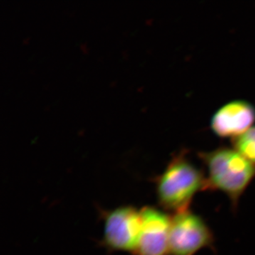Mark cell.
<instances>
[{"label": "cell", "instance_id": "cell-1", "mask_svg": "<svg viewBox=\"0 0 255 255\" xmlns=\"http://www.w3.org/2000/svg\"><path fill=\"white\" fill-rule=\"evenodd\" d=\"M207 170V189L227 196L233 207L255 179V164L234 147H220L199 154Z\"/></svg>", "mask_w": 255, "mask_h": 255}, {"label": "cell", "instance_id": "cell-2", "mask_svg": "<svg viewBox=\"0 0 255 255\" xmlns=\"http://www.w3.org/2000/svg\"><path fill=\"white\" fill-rule=\"evenodd\" d=\"M159 204L174 214L188 211L194 196L207 189L206 176L181 152L170 161L157 182Z\"/></svg>", "mask_w": 255, "mask_h": 255}, {"label": "cell", "instance_id": "cell-3", "mask_svg": "<svg viewBox=\"0 0 255 255\" xmlns=\"http://www.w3.org/2000/svg\"><path fill=\"white\" fill-rule=\"evenodd\" d=\"M214 242L212 231L201 216L188 210L172 218L169 255H195L212 246Z\"/></svg>", "mask_w": 255, "mask_h": 255}, {"label": "cell", "instance_id": "cell-4", "mask_svg": "<svg viewBox=\"0 0 255 255\" xmlns=\"http://www.w3.org/2000/svg\"><path fill=\"white\" fill-rule=\"evenodd\" d=\"M141 228L140 211L130 206L114 210L105 220L106 243L114 250L135 251Z\"/></svg>", "mask_w": 255, "mask_h": 255}, {"label": "cell", "instance_id": "cell-5", "mask_svg": "<svg viewBox=\"0 0 255 255\" xmlns=\"http://www.w3.org/2000/svg\"><path fill=\"white\" fill-rule=\"evenodd\" d=\"M141 228L135 253L136 255H169L172 218L152 207L140 211Z\"/></svg>", "mask_w": 255, "mask_h": 255}, {"label": "cell", "instance_id": "cell-6", "mask_svg": "<svg viewBox=\"0 0 255 255\" xmlns=\"http://www.w3.org/2000/svg\"><path fill=\"white\" fill-rule=\"evenodd\" d=\"M255 107L245 100H233L215 112L210 127L215 135L222 138H236L253 127Z\"/></svg>", "mask_w": 255, "mask_h": 255}, {"label": "cell", "instance_id": "cell-7", "mask_svg": "<svg viewBox=\"0 0 255 255\" xmlns=\"http://www.w3.org/2000/svg\"><path fill=\"white\" fill-rule=\"evenodd\" d=\"M232 144L233 147L242 155L255 164V126L233 139Z\"/></svg>", "mask_w": 255, "mask_h": 255}]
</instances>
